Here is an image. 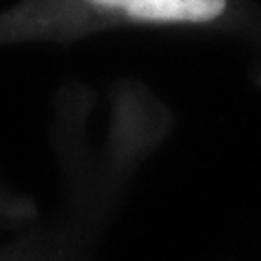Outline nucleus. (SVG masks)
<instances>
[{
    "mask_svg": "<svg viewBox=\"0 0 261 261\" xmlns=\"http://www.w3.org/2000/svg\"><path fill=\"white\" fill-rule=\"evenodd\" d=\"M146 22H209L226 9V0H92Z\"/></svg>",
    "mask_w": 261,
    "mask_h": 261,
    "instance_id": "1",
    "label": "nucleus"
}]
</instances>
